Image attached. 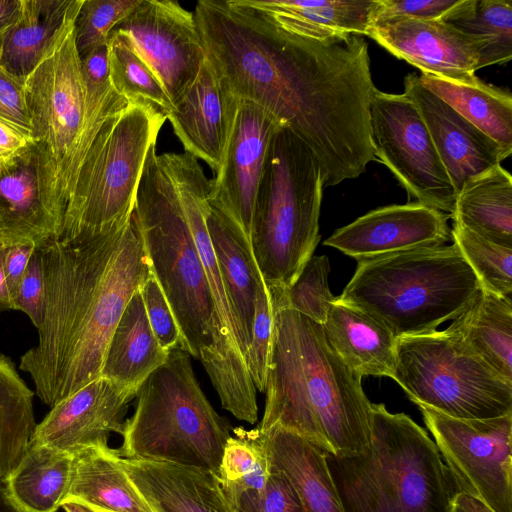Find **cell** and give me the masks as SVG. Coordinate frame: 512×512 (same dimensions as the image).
Returning a JSON list of instances; mask_svg holds the SVG:
<instances>
[{
  "label": "cell",
  "mask_w": 512,
  "mask_h": 512,
  "mask_svg": "<svg viewBox=\"0 0 512 512\" xmlns=\"http://www.w3.org/2000/svg\"><path fill=\"white\" fill-rule=\"evenodd\" d=\"M193 15L226 89L288 125L316 156L324 187L365 172L375 160L369 109L376 87L364 36H301L247 0H200Z\"/></svg>",
  "instance_id": "cell-1"
},
{
  "label": "cell",
  "mask_w": 512,
  "mask_h": 512,
  "mask_svg": "<svg viewBox=\"0 0 512 512\" xmlns=\"http://www.w3.org/2000/svg\"><path fill=\"white\" fill-rule=\"evenodd\" d=\"M45 307L37 344L20 358L50 408L101 376L132 295L152 273L134 211L105 231L39 247Z\"/></svg>",
  "instance_id": "cell-2"
},
{
  "label": "cell",
  "mask_w": 512,
  "mask_h": 512,
  "mask_svg": "<svg viewBox=\"0 0 512 512\" xmlns=\"http://www.w3.org/2000/svg\"><path fill=\"white\" fill-rule=\"evenodd\" d=\"M266 400L259 430L278 428L326 455L347 457L371 443V402L360 377L331 348L321 324L273 308Z\"/></svg>",
  "instance_id": "cell-3"
},
{
  "label": "cell",
  "mask_w": 512,
  "mask_h": 512,
  "mask_svg": "<svg viewBox=\"0 0 512 512\" xmlns=\"http://www.w3.org/2000/svg\"><path fill=\"white\" fill-rule=\"evenodd\" d=\"M371 443L326 455L344 512H450L458 493L438 448L404 413L371 403Z\"/></svg>",
  "instance_id": "cell-4"
},
{
  "label": "cell",
  "mask_w": 512,
  "mask_h": 512,
  "mask_svg": "<svg viewBox=\"0 0 512 512\" xmlns=\"http://www.w3.org/2000/svg\"><path fill=\"white\" fill-rule=\"evenodd\" d=\"M76 17L24 80L31 138L39 158L41 197L59 236L85 153L103 123L129 105L114 91L95 109L86 110L81 58L75 44Z\"/></svg>",
  "instance_id": "cell-5"
},
{
  "label": "cell",
  "mask_w": 512,
  "mask_h": 512,
  "mask_svg": "<svg viewBox=\"0 0 512 512\" xmlns=\"http://www.w3.org/2000/svg\"><path fill=\"white\" fill-rule=\"evenodd\" d=\"M481 290L453 243L359 261L338 299L370 314L398 339L436 331Z\"/></svg>",
  "instance_id": "cell-6"
},
{
  "label": "cell",
  "mask_w": 512,
  "mask_h": 512,
  "mask_svg": "<svg viewBox=\"0 0 512 512\" xmlns=\"http://www.w3.org/2000/svg\"><path fill=\"white\" fill-rule=\"evenodd\" d=\"M323 177L309 146L286 124L274 133L257 190L250 245L270 294L296 280L320 241Z\"/></svg>",
  "instance_id": "cell-7"
},
{
  "label": "cell",
  "mask_w": 512,
  "mask_h": 512,
  "mask_svg": "<svg viewBox=\"0 0 512 512\" xmlns=\"http://www.w3.org/2000/svg\"><path fill=\"white\" fill-rule=\"evenodd\" d=\"M134 214L151 271L174 314L180 348L206 368L212 357L215 312L207 276L176 189L152 144Z\"/></svg>",
  "instance_id": "cell-8"
},
{
  "label": "cell",
  "mask_w": 512,
  "mask_h": 512,
  "mask_svg": "<svg viewBox=\"0 0 512 512\" xmlns=\"http://www.w3.org/2000/svg\"><path fill=\"white\" fill-rule=\"evenodd\" d=\"M180 347L141 385L133 415L125 421L123 458L167 462L218 475L230 425L202 391Z\"/></svg>",
  "instance_id": "cell-9"
},
{
  "label": "cell",
  "mask_w": 512,
  "mask_h": 512,
  "mask_svg": "<svg viewBox=\"0 0 512 512\" xmlns=\"http://www.w3.org/2000/svg\"><path fill=\"white\" fill-rule=\"evenodd\" d=\"M166 120L150 108L129 104L103 123L79 167L59 241L131 218L145 159Z\"/></svg>",
  "instance_id": "cell-10"
},
{
  "label": "cell",
  "mask_w": 512,
  "mask_h": 512,
  "mask_svg": "<svg viewBox=\"0 0 512 512\" xmlns=\"http://www.w3.org/2000/svg\"><path fill=\"white\" fill-rule=\"evenodd\" d=\"M392 379L418 407L452 418L512 413V384L446 329L398 338Z\"/></svg>",
  "instance_id": "cell-11"
},
{
  "label": "cell",
  "mask_w": 512,
  "mask_h": 512,
  "mask_svg": "<svg viewBox=\"0 0 512 512\" xmlns=\"http://www.w3.org/2000/svg\"><path fill=\"white\" fill-rule=\"evenodd\" d=\"M187 216L204 267L215 312L212 357L205 368L222 407L235 418L254 424L258 418L256 388L237 341L236 328L206 225L211 180L198 159L184 153L158 155Z\"/></svg>",
  "instance_id": "cell-12"
},
{
  "label": "cell",
  "mask_w": 512,
  "mask_h": 512,
  "mask_svg": "<svg viewBox=\"0 0 512 512\" xmlns=\"http://www.w3.org/2000/svg\"><path fill=\"white\" fill-rule=\"evenodd\" d=\"M458 493L512 512V413L457 419L419 406Z\"/></svg>",
  "instance_id": "cell-13"
},
{
  "label": "cell",
  "mask_w": 512,
  "mask_h": 512,
  "mask_svg": "<svg viewBox=\"0 0 512 512\" xmlns=\"http://www.w3.org/2000/svg\"><path fill=\"white\" fill-rule=\"evenodd\" d=\"M369 111L374 158L394 174L409 199L451 215L456 192L412 101L404 93L375 88Z\"/></svg>",
  "instance_id": "cell-14"
},
{
  "label": "cell",
  "mask_w": 512,
  "mask_h": 512,
  "mask_svg": "<svg viewBox=\"0 0 512 512\" xmlns=\"http://www.w3.org/2000/svg\"><path fill=\"white\" fill-rule=\"evenodd\" d=\"M164 87L173 107L206 60L193 12L173 0H141L115 28Z\"/></svg>",
  "instance_id": "cell-15"
},
{
  "label": "cell",
  "mask_w": 512,
  "mask_h": 512,
  "mask_svg": "<svg viewBox=\"0 0 512 512\" xmlns=\"http://www.w3.org/2000/svg\"><path fill=\"white\" fill-rule=\"evenodd\" d=\"M283 124L256 103L239 99L221 165L211 180L209 204L250 242L257 190L271 139Z\"/></svg>",
  "instance_id": "cell-16"
},
{
  "label": "cell",
  "mask_w": 512,
  "mask_h": 512,
  "mask_svg": "<svg viewBox=\"0 0 512 512\" xmlns=\"http://www.w3.org/2000/svg\"><path fill=\"white\" fill-rule=\"evenodd\" d=\"M138 391L100 376L51 407L36 425L30 443L69 454L108 446L111 432L123 433L129 403Z\"/></svg>",
  "instance_id": "cell-17"
},
{
  "label": "cell",
  "mask_w": 512,
  "mask_h": 512,
  "mask_svg": "<svg viewBox=\"0 0 512 512\" xmlns=\"http://www.w3.org/2000/svg\"><path fill=\"white\" fill-rule=\"evenodd\" d=\"M450 215L418 202L374 209L324 241L359 261L442 246L451 239Z\"/></svg>",
  "instance_id": "cell-18"
},
{
  "label": "cell",
  "mask_w": 512,
  "mask_h": 512,
  "mask_svg": "<svg viewBox=\"0 0 512 512\" xmlns=\"http://www.w3.org/2000/svg\"><path fill=\"white\" fill-rule=\"evenodd\" d=\"M367 36L422 74L468 83L483 48L475 36L439 20L401 18L368 29Z\"/></svg>",
  "instance_id": "cell-19"
},
{
  "label": "cell",
  "mask_w": 512,
  "mask_h": 512,
  "mask_svg": "<svg viewBox=\"0 0 512 512\" xmlns=\"http://www.w3.org/2000/svg\"><path fill=\"white\" fill-rule=\"evenodd\" d=\"M404 94L425 123L456 195L466 181L509 157L498 143L424 87L416 74L405 77Z\"/></svg>",
  "instance_id": "cell-20"
},
{
  "label": "cell",
  "mask_w": 512,
  "mask_h": 512,
  "mask_svg": "<svg viewBox=\"0 0 512 512\" xmlns=\"http://www.w3.org/2000/svg\"><path fill=\"white\" fill-rule=\"evenodd\" d=\"M238 105L239 98L226 89L206 58L197 80L172 108L167 120L185 152L203 160L216 173Z\"/></svg>",
  "instance_id": "cell-21"
},
{
  "label": "cell",
  "mask_w": 512,
  "mask_h": 512,
  "mask_svg": "<svg viewBox=\"0 0 512 512\" xmlns=\"http://www.w3.org/2000/svg\"><path fill=\"white\" fill-rule=\"evenodd\" d=\"M59 234L42 201L34 144L0 162V244L43 246Z\"/></svg>",
  "instance_id": "cell-22"
},
{
  "label": "cell",
  "mask_w": 512,
  "mask_h": 512,
  "mask_svg": "<svg viewBox=\"0 0 512 512\" xmlns=\"http://www.w3.org/2000/svg\"><path fill=\"white\" fill-rule=\"evenodd\" d=\"M122 465L153 512H234L211 471L123 457Z\"/></svg>",
  "instance_id": "cell-23"
},
{
  "label": "cell",
  "mask_w": 512,
  "mask_h": 512,
  "mask_svg": "<svg viewBox=\"0 0 512 512\" xmlns=\"http://www.w3.org/2000/svg\"><path fill=\"white\" fill-rule=\"evenodd\" d=\"M206 225L235 324L238 345L246 362L256 295L264 281L250 242L237 226L211 206L206 214Z\"/></svg>",
  "instance_id": "cell-24"
},
{
  "label": "cell",
  "mask_w": 512,
  "mask_h": 512,
  "mask_svg": "<svg viewBox=\"0 0 512 512\" xmlns=\"http://www.w3.org/2000/svg\"><path fill=\"white\" fill-rule=\"evenodd\" d=\"M322 327L331 348L360 377H393L397 338L382 322L337 297Z\"/></svg>",
  "instance_id": "cell-25"
},
{
  "label": "cell",
  "mask_w": 512,
  "mask_h": 512,
  "mask_svg": "<svg viewBox=\"0 0 512 512\" xmlns=\"http://www.w3.org/2000/svg\"><path fill=\"white\" fill-rule=\"evenodd\" d=\"M255 429L270 466L289 480L305 512H344L322 450L282 429Z\"/></svg>",
  "instance_id": "cell-26"
},
{
  "label": "cell",
  "mask_w": 512,
  "mask_h": 512,
  "mask_svg": "<svg viewBox=\"0 0 512 512\" xmlns=\"http://www.w3.org/2000/svg\"><path fill=\"white\" fill-rule=\"evenodd\" d=\"M67 500L97 512H153L127 475L122 457L109 446H90L74 454Z\"/></svg>",
  "instance_id": "cell-27"
},
{
  "label": "cell",
  "mask_w": 512,
  "mask_h": 512,
  "mask_svg": "<svg viewBox=\"0 0 512 512\" xmlns=\"http://www.w3.org/2000/svg\"><path fill=\"white\" fill-rule=\"evenodd\" d=\"M81 4L82 0H22L17 21L0 40V65L25 80Z\"/></svg>",
  "instance_id": "cell-28"
},
{
  "label": "cell",
  "mask_w": 512,
  "mask_h": 512,
  "mask_svg": "<svg viewBox=\"0 0 512 512\" xmlns=\"http://www.w3.org/2000/svg\"><path fill=\"white\" fill-rule=\"evenodd\" d=\"M283 29L310 38L367 36L376 0H247Z\"/></svg>",
  "instance_id": "cell-29"
},
{
  "label": "cell",
  "mask_w": 512,
  "mask_h": 512,
  "mask_svg": "<svg viewBox=\"0 0 512 512\" xmlns=\"http://www.w3.org/2000/svg\"><path fill=\"white\" fill-rule=\"evenodd\" d=\"M168 354L152 331L139 289L130 298L113 331L101 376L138 391L166 362Z\"/></svg>",
  "instance_id": "cell-30"
},
{
  "label": "cell",
  "mask_w": 512,
  "mask_h": 512,
  "mask_svg": "<svg viewBox=\"0 0 512 512\" xmlns=\"http://www.w3.org/2000/svg\"><path fill=\"white\" fill-rule=\"evenodd\" d=\"M446 330L512 384V298L481 290Z\"/></svg>",
  "instance_id": "cell-31"
},
{
  "label": "cell",
  "mask_w": 512,
  "mask_h": 512,
  "mask_svg": "<svg viewBox=\"0 0 512 512\" xmlns=\"http://www.w3.org/2000/svg\"><path fill=\"white\" fill-rule=\"evenodd\" d=\"M453 222L512 248V177L500 164L469 179L457 193Z\"/></svg>",
  "instance_id": "cell-32"
},
{
  "label": "cell",
  "mask_w": 512,
  "mask_h": 512,
  "mask_svg": "<svg viewBox=\"0 0 512 512\" xmlns=\"http://www.w3.org/2000/svg\"><path fill=\"white\" fill-rule=\"evenodd\" d=\"M73 463V454L30 443L20 463L2 481L23 511L57 512L68 494Z\"/></svg>",
  "instance_id": "cell-33"
},
{
  "label": "cell",
  "mask_w": 512,
  "mask_h": 512,
  "mask_svg": "<svg viewBox=\"0 0 512 512\" xmlns=\"http://www.w3.org/2000/svg\"><path fill=\"white\" fill-rule=\"evenodd\" d=\"M421 84L481 130L510 156L512 152V96L475 76L462 83L430 74L419 76Z\"/></svg>",
  "instance_id": "cell-34"
},
{
  "label": "cell",
  "mask_w": 512,
  "mask_h": 512,
  "mask_svg": "<svg viewBox=\"0 0 512 512\" xmlns=\"http://www.w3.org/2000/svg\"><path fill=\"white\" fill-rule=\"evenodd\" d=\"M33 395L12 360L0 353V480L20 463L36 428Z\"/></svg>",
  "instance_id": "cell-35"
},
{
  "label": "cell",
  "mask_w": 512,
  "mask_h": 512,
  "mask_svg": "<svg viewBox=\"0 0 512 512\" xmlns=\"http://www.w3.org/2000/svg\"><path fill=\"white\" fill-rule=\"evenodd\" d=\"M445 22L482 42L477 70L511 60V0H468L461 10Z\"/></svg>",
  "instance_id": "cell-36"
},
{
  "label": "cell",
  "mask_w": 512,
  "mask_h": 512,
  "mask_svg": "<svg viewBox=\"0 0 512 512\" xmlns=\"http://www.w3.org/2000/svg\"><path fill=\"white\" fill-rule=\"evenodd\" d=\"M108 58L114 90L129 104L145 106L167 118L173 105L164 87L124 36L115 30L108 39Z\"/></svg>",
  "instance_id": "cell-37"
},
{
  "label": "cell",
  "mask_w": 512,
  "mask_h": 512,
  "mask_svg": "<svg viewBox=\"0 0 512 512\" xmlns=\"http://www.w3.org/2000/svg\"><path fill=\"white\" fill-rule=\"evenodd\" d=\"M227 440L218 479L229 504L247 494L259 493L265 487L270 465L256 429H232Z\"/></svg>",
  "instance_id": "cell-38"
},
{
  "label": "cell",
  "mask_w": 512,
  "mask_h": 512,
  "mask_svg": "<svg viewBox=\"0 0 512 512\" xmlns=\"http://www.w3.org/2000/svg\"><path fill=\"white\" fill-rule=\"evenodd\" d=\"M451 239L472 268L482 290L512 298V248L490 242L455 222Z\"/></svg>",
  "instance_id": "cell-39"
},
{
  "label": "cell",
  "mask_w": 512,
  "mask_h": 512,
  "mask_svg": "<svg viewBox=\"0 0 512 512\" xmlns=\"http://www.w3.org/2000/svg\"><path fill=\"white\" fill-rule=\"evenodd\" d=\"M329 271V259L313 255L289 288L278 294L269 293L272 307L292 309L323 325L337 298L329 288Z\"/></svg>",
  "instance_id": "cell-40"
},
{
  "label": "cell",
  "mask_w": 512,
  "mask_h": 512,
  "mask_svg": "<svg viewBox=\"0 0 512 512\" xmlns=\"http://www.w3.org/2000/svg\"><path fill=\"white\" fill-rule=\"evenodd\" d=\"M141 0H82L74 30L80 58L108 43L114 28L124 20Z\"/></svg>",
  "instance_id": "cell-41"
},
{
  "label": "cell",
  "mask_w": 512,
  "mask_h": 512,
  "mask_svg": "<svg viewBox=\"0 0 512 512\" xmlns=\"http://www.w3.org/2000/svg\"><path fill=\"white\" fill-rule=\"evenodd\" d=\"M274 315L269 290L264 283L257 292L251 342L246 365L253 384L265 392L272 348Z\"/></svg>",
  "instance_id": "cell-42"
},
{
  "label": "cell",
  "mask_w": 512,
  "mask_h": 512,
  "mask_svg": "<svg viewBox=\"0 0 512 512\" xmlns=\"http://www.w3.org/2000/svg\"><path fill=\"white\" fill-rule=\"evenodd\" d=\"M467 1L376 0L371 14L370 27L401 18L447 21L461 10Z\"/></svg>",
  "instance_id": "cell-43"
},
{
  "label": "cell",
  "mask_w": 512,
  "mask_h": 512,
  "mask_svg": "<svg viewBox=\"0 0 512 512\" xmlns=\"http://www.w3.org/2000/svg\"><path fill=\"white\" fill-rule=\"evenodd\" d=\"M230 506L234 512H305L289 480L271 466L267 483L261 492L243 495Z\"/></svg>",
  "instance_id": "cell-44"
},
{
  "label": "cell",
  "mask_w": 512,
  "mask_h": 512,
  "mask_svg": "<svg viewBox=\"0 0 512 512\" xmlns=\"http://www.w3.org/2000/svg\"><path fill=\"white\" fill-rule=\"evenodd\" d=\"M140 293L148 321L161 347L168 352L180 347L181 334L176 319L152 273L143 283Z\"/></svg>",
  "instance_id": "cell-45"
},
{
  "label": "cell",
  "mask_w": 512,
  "mask_h": 512,
  "mask_svg": "<svg viewBox=\"0 0 512 512\" xmlns=\"http://www.w3.org/2000/svg\"><path fill=\"white\" fill-rule=\"evenodd\" d=\"M44 307L43 267L39 248H35L14 300V310L24 312L38 329L42 323Z\"/></svg>",
  "instance_id": "cell-46"
},
{
  "label": "cell",
  "mask_w": 512,
  "mask_h": 512,
  "mask_svg": "<svg viewBox=\"0 0 512 512\" xmlns=\"http://www.w3.org/2000/svg\"><path fill=\"white\" fill-rule=\"evenodd\" d=\"M0 120L31 138V121L24 80L12 75L1 65Z\"/></svg>",
  "instance_id": "cell-47"
},
{
  "label": "cell",
  "mask_w": 512,
  "mask_h": 512,
  "mask_svg": "<svg viewBox=\"0 0 512 512\" xmlns=\"http://www.w3.org/2000/svg\"><path fill=\"white\" fill-rule=\"evenodd\" d=\"M85 85L86 107H94L104 101L114 88L110 79L108 43L81 59Z\"/></svg>",
  "instance_id": "cell-48"
},
{
  "label": "cell",
  "mask_w": 512,
  "mask_h": 512,
  "mask_svg": "<svg viewBox=\"0 0 512 512\" xmlns=\"http://www.w3.org/2000/svg\"><path fill=\"white\" fill-rule=\"evenodd\" d=\"M34 250L35 247L31 245L5 246L4 272L13 306L20 283Z\"/></svg>",
  "instance_id": "cell-49"
},
{
  "label": "cell",
  "mask_w": 512,
  "mask_h": 512,
  "mask_svg": "<svg viewBox=\"0 0 512 512\" xmlns=\"http://www.w3.org/2000/svg\"><path fill=\"white\" fill-rule=\"evenodd\" d=\"M32 143L29 136L0 120V162L12 158Z\"/></svg>",
  "instance_id": "cell-50"
},
{
  "label": "cell",
  "mask_w": 512,
  "mask_h": 512,
  "mask_svg": "<svg viewBox=\"0 0 512 512\" xmlns=\"http://www.w3.org/2000/svg\"><path fill=\"white\" fill-rule=\"evenodd\" d=\"M22 0H0V40L17 21Z\"/></svg>",
  "instance_id": "cell-51"
},
{
  "label": "cell",
  "mask_w": 512,
  "mask_h": 512,
  "mask_svg": "<svg viewBox=\"0 0 512 512\" xmlns=\"http://www.w3.org/2000/svg\"><path fill=\"white\" fill-rule=\"evenodd\" d=\"M5 246L0 244V310H14L4 272Z\"/></svg>",
  "instance_id": "cell-52"
},
{
  "label": "cell",
  "mask_w": 512,
  "mask_h": 512,
  "mask_svg": "<svg viewBox=\"0 0 512 512\" xmlns=\"http://www.w3.org/2000/svg\"><path fill=\"white\" fill-rule=\"evenodd\" d=\"M454 500L466 511V512H494L486 504L480 500L464 494L457 493Z\"/></svg>",
  "instance_id": "cell-53"
},
{
  "label": "cell",
  "mask_w": 512,
  "mask_h": 512,
  "mask_svg": "<svg viewBox=\"0 0 512 512\" xmlns=\"http://www.w3.org/2000/svg\"><path fill=\"white\" fill-rule=\"evenodd\" d=\"M0 512H25L9 497L2 480H0Z\"/></svg>",
  "instance_id": "cell-54"
},
{
  "label": "cell",
  "mask_w": 512,
  "mask_h": 512,
  "mask_svg": "<svg viewBox=\"0 0 512 512\" xmlns=\"http://www.w3.org/2000/svg\"><path fill=\"white\" fill-rule=\"evenodd\" d=\"M66 512H97L94 509L88 507L77 501L67 500L61 506Z\"/></svg>",
  "instance_id": "cell-55"
},
{
  "label": "cell",
  "mask_w": 512,
  "mask_h": 512,
  "mask_svg": "<svg viewBox=\"0 0 512 512\" xmlns=\"http://www.w3.org/2000/svg\"><path fill=\"white\" fill-rule=\"evenodd\" d=\"M450 512H466L455 500H453Z\"/></svg>",
  "instance_id": "cell-56"
}]
</instances>
